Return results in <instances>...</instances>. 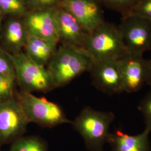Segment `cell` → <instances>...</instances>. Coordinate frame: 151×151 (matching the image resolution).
I'll use <instances>...</instances> for the list:
<instances>
[{
	"label": "cell",
	"instance_id": "1",
	"mask_svg": "<svg viewBox=\"0 0 151 151\" xmlns=\"http://www.w3.org/2000/svg\"><path fill=\"white\" fill-rule=\"evenodd\" d=\"M93 62L80 47L63 44L57 49L47 65L55 87L64 86L86 72H90Z\"/></svg>",
	"mask_w": 151,
	"mask_h": 151
},
{
	"label": "cell",
	"instance_id": "2",
	"mask_svg": "<svg viewBox=\"0 0 151 151\" xmlns=\"http://www.w3.org/2000/svg\"><path fill=\"white\" fill-rule=\"evenodd\" d=\"M115 118L112 112L86 107L71 123L90 151H104V146L108 142L110 134V125Z\"/></svg>",
	"mask_w": 151,
	"mask_h": 151
},
{
	"label": "cell",
	"instance_id": "3",
	"mask_svg": "<svg viewBox=\"0 0 151 151\" xmlns=\"http://www.w3.org/2000/svg\"><path fill=\"white\" fill-rule=\"evenodd\" d=\"M83 49L93 62L119 60L127 52L118 27L105 22L87 34Z\"/></svg>",
	"mask_w": 151,
	"mask_h": 151
},
{
	"label": "cell",
	"instance_id": "4",
	"mask_svg": "<svg viewBox=\"0 0 151 151\" xmlns=\"http://www.w3.org/2000/svg\"><path fill=\"white\" fill-rule=\"evenodd\" d=\"M7 54L14 65L16 83L21 91L47 92L56 88L53 77L46 66L38 65L23 51Z\"/></svg>",
	"mask_w": 151,
	"mask_h": 151
},
{
	"label": "cell",
	"instance_id": "5",
	"mask_svg": "<svg viewBox=\"0 0 151 151\" xmlns=\"http://www.w3.org/2000/svg\"><path fill=\"white\" fill-rule=\"evenodd\" d=\"M16 99L29 123L50 128L71 123L58 104L44 97H37L32 93L20 91L17 93Z\"/></svg>",
	"mask_w": 151,
	"mask_h": 151
},
{
	"label": "cell",
	"instance_id": "6",
	"mask_svg": "<svg viewBox=\"0 0 151 151\" xmlns=\"http://www.w3.org/2000/svg\"><path fill=\"white\" fill-rule=\"evenodd\" d=\"M127 52L143 55L151 50V21L135 15L123 16L118 27Z\"/></svg>",
	"mask_w": 151,
	"mask_h": 151
},
{
	"label": "cell",
	"instance_id": "7",
	"mask_svg": "<svg viewBox=\"0 0 151 151\" xmlns=\"http://www.w3.org/2000/svg\"><path fill=\"white\" fill-rule=\"evenodd\" d=\"M124 92L138 91L146 83L149 71V60L143 55L127 52L118 60Z\"/></svg>",
	"mask_w": 151,
	"mask_h": 151
},
{
	"label": "cell",
	"instance_id": "8",
	"mask_svg": "<svg viewBox=\"0 0 151 151\" xmlns=\"http://www.w3.org/2000/svg\"><path fill=\"white\" fill-rule=\"evenodd\" d=\"M29 123L16 97L0 103V142L20 138Z\"/></svg>",
	"mask_w": 151,
	"mask_h": 151
},
{
	"label": "cell",
	"instance_id": "9",
	"mask_svg": "<svg viewBox=\"0 0 151 151\" xmlns=\"http://www.w3.org/2000/svg\"><path fill=\"white\" fill-rule=\"evenodd\" d=\"M90 72L93 85L101 91L108 95L124 92L118 60L93 62Z\"/></svg>",
	"mask_w": 151,
	"mask_h": 151
},
{
	"label": "cell",
	"instance_id": "10",
	"mask_svg": "<svg viewBox=\"0 0 151 151\" xmlns=\"http://www.w3.org/2000/svg\"><path fill=\"white\" fill-rule=\"evenodd\" d=\"M60 6L74 16L87 34L104 22L97 0H61Z\"/></svg>",
	"mask_w": 151,
	"mask_h": 151
},
{
	"label": "cell",
	"instance_id": "11",
	"mask_svg": "<svg viewBox=\"0 0 151 151\" xmlns=\"http://www.w3.org/2000/svg\"><path fill=\"white\" fill-rule=\"evenodd\" d=\"M54 10L55 9L28 10L22 17L28 33L58 43Z\"/></svg>",
	"mask_w": 151,
	"mask_h": 151
},
{
	"label": "cell",
	"instance_id": "12",
	"mask_svg": "<svg viewBox=\"0 0 151 151\" xmlns=\"http://www.w3.org/2000/svg\"><path fill=\"white\" fill-rule=\"evenodd\" d=\"M55 18L60 42L83 49L87 32L70 12L58 6Z\"/></svg>",
	"mask_w": 151,
	"mask_h": 151
},
{
	"label": "cell",
	"instance_id": "13",
	"mask_svg": "<svg viewBox=\"0 0 151 151\" xmlns=\"http://www.w3.org/2000/svg\"><path fill=\"white\" fill-rule=\"evenodd\" d=\"M28 35L22 18L10 17L2 28L1 45L9 54L18 53L24 48Z\"/></svg>",
	"mask_w": 151,
	"mask_h": 151
},
{
	"label": "cell",
	"instance_id": "14",
	"mask_svg": "<svg viewBox=\"0 0 151 151\" xmlns=\"http://www.w3.org/2000/svg\"><path fill=\"white\" fill-rule=\"evenodd\" d=\"M151 132L145 128L140 134L130 135L118 130L110 133L108 142L110 143L112 151H150Z\"/></svg>",
	"mask_w": 151,
	"mask_h": 151
},
{
	"label": "cell",
	"instance_id": "15",
	"mask_svg": "<svg viewBox=\"0 0 151 151\" xmlns=\"http://www.w3.org/2000/svg\"><path fill=\"white\" fill-rule=\"evenodd\" d=\"M57 45L58 43L29 34L24 52L38 65L46 66L58 48Z\"/></svg>",
	"mask_w": 151,
	"mask_h": 151
},
{
	"label": "cell",
	"instance_id": "16",
	"mask_svg": "<svg viewBox=\"0 0 151 151\" xmlns=\"http://www.w3.org/2000/svg\"><path fill=\"white\" fill-rule=\"evenodd\" d=\"M9 151H47V147L38 137H20L14 141Z\"/></svg>",
	"mask_w": 151,
	"mask_h": 151
},
{
	"label": "cell",
	"instance_id": "17",
	"mask_svg": "<svg viewBox=\"0 0 151 151\" xmlns=\"http://www.w3.org/2000/svg\"><path fill=\"white\" fill-rule=\"evenodd\" d=\"M0 9L5 15L21 18L29 10L24 0H0Z\"/></svg>",
	"mask_w": 151,
	"mask_h": 151
},
{
	"label": "cell",
	"instance_id": "18",
	"mask_svg": "<svg viewBox=\"0 0 151 151\" xmlns=\"http://www.w3.org/2000/svg\"><path fill=\"white\" fill-rule=\"evenodd\" d=\"M109 9L118 11L123 17L129 15L140 0H99Z\"/></svg>",
	"mask_w": 151,
	"mask_h": 151
},
{
	"label": "cell",
	"instance_id": "19",
	"mask_svg": "<svg viewBox=\"0 0 151 151\" xmlns=\"http://www.w3.org/2000/svg\"><path fill=\"white\" fill-rule=\"evenodd\" d=\"M16 79L0 75V103H4L14 96Z\"/></svg>",
	"mask_w": 151,
	"mask_h": 151
},
{
	"label": "cell",
	"instance_id": "20",
	"mask_svg": "<svg viewBox=\"0 0 151 151\" xmlns=\"http://www.w3.org/2000/svg\"><path fill=\"white\" fill-rule=\"evenodd\" d=\"M29 10L54 9L60 6L61 0H24Z\"/></svg>",
	"mask_w": 151,
	"mask_h": 151
},
{
	"label": "cell",
	"instance_id": "21",
	"mask_svg": "<svg viewBox=\"0 0 151 151\" xmlns=\"http://www.w3.org/2000/svg\"><path fill=\"white\" fill-rule=\"evenodd\" d=\"M0 75L15 78L14 65L8 54L4 50L0 51Z\"/></svg>",
	"mask_w": 151,
	"mask_h": 151
},
{
	"label": "cell",
	"instance_id": "22",
	"mask_svg": "<svg viewBox=\"0 0 151 151\" xmlns=\"http://www.w3.org/2000/svg\"><path fill=\"white\" fill-rule=\"evenodd\" d=\"M138 109L143 115L146 124L145 128L151 132V91L142 100Z\"/></svg>",
	"mask_w": 151,
	"mask_h": 151
},
{
	"label": "cell",
	"instance_id": "23",
	"mask_svg": "<svg viewBox=\"0 0 151 151\" xmlns=\"http://www.w3.org/2000/svg\"><path fill=\"white\" fill-rule=\"evenodd\" d=\"M129 15L140 16L151 21V0H140Z\"/></svg>",
	"mask_w": 151,
	"mask_h": 151
},
{
	"label": "cell",
	"instance_id": "24",
	"mask_svg": "<svg viewBox=\"0 0 151 151\" xmlns=\"http://www.w3.org/2000/svg\"><path fill=\"white\" fill-rule=\"evenodd\" d=\"M150 65H149V71H148V75L147 77V80L146 83L151 87V59L149 60Z\"/></svg>",
	"mask_w": 151,
	"mask_h": 151
},
{
	"label": "cell",
	"instance_id": "25",
	"mask_svg": "<svg viewBox=\"0 0 151 151\" xmlns=\"http://www.w3.org/2000/svg\"><path fill=\"white\" fill-rule=\"evenodd\" d=\"M2 22H0V51L4 50V49L2 48L1 45V32H2Z\"/></svg>",
	"mask_w": 151,
	"mask_h": 151
},
{
	"label": "cell",
	"instance_id": "26",
	"mask_svg": "<svg viewBox=\"0 0 151 151\" xmlns=\"http://www.w3.org/2000/svg\"><path fill=\"white\" fill-rule=\"evenodd\" d=\"M4 15H5L3 13V12L0 9V22H2V19H3V17H4Z\"/></svg>",
	"mask_w": 151,
	"mask_h": 151
}]
</instances>
